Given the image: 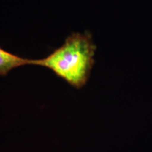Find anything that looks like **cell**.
I'll return each instance as SVG.
<instances>
[{
	"label": "cell",
	"mask_w": 152,
	"mask_h": 152,
	"mask_svg": "<svg viewBox=\"0 0 152 152\" xmlns=\"http://www.w3.org/2000/svg\"><path fill=\"white\" fill-rule=\"evenodd\" d=\"M96 49L90 33H73L45 58L33 59V66L50 70L57 77L80 90L90 79Z\"/></svg>",
	"instance_id": "obj_1"
},
{
	"label": "cell",
	"mask_w": 152,
	"mask_h": 152,
	"mask_svg": "<svg viewBox=\"0 0 152 152\" xmlns=\"http://www.w3.org/2000/svg\"><path fill=\"white\" fill-rule=\"evenodd\" d=\"M27 65H33V59L23 58L0 47V76L5 77L14 69Z\"/></svg>",
	"instance_id": "obj_2"
}]
</instances>
